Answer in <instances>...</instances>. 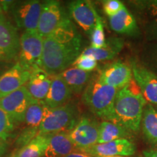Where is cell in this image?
<instances>
[{"label":"cell","instance_id":"60d3db41","mask_svg":"<svg viewBox=\"0 0 157 157\" xmlns=\"http://www.w3.org/2000/svg\"><path fill=\"white\" fill-rule=\"evenodd\" d=\"M107 157H125V156H107Z\"/></svg>","mask_w":157,"mask_h":157},{"label":"cell","instance_id":"ffe728a7","mask_svg":"<svg viewBox=\"0 0 157 157\" xmlns=\"http://www.w3.org/2000/svg\"><path fill=\"white\" fill-rule=\"evenodd\" d=\"M76 151L68 132L54 133L50 135L44 157H65Z\"/></svg>","mask_w":157,"mask_h":157},{"label":"cell","instance_id":"74e56055","mask_svg":"<svg viewBox=\"0 0 157 157\" xmlns=\"http://www.w3.org/2000/svg\"><path fill=\"white\" fill-rule=\"evenodd\" d=\"M3 17H5V16H4V15H3V10H2V7L1 3H0V19Z\"/></svg>","mask_w":157,"mask_h":157},{"label":"cell","instance_id":"8992f818","mask_svg":"<svg viewBox=\"0 0 157 157\" xmlns=\"http://www.w3.org/2000/svg\"><path fill=\"white\" fill-rule=\"evenodd\" d=\"M34 100L26 87L23 86L0 98V108L7 113L14 124H19L24 122L25 112Z\"/></svg>","mask_w":157,"mask_h":157},{"label":"cell","instance_id":"d6a6232c","mask_svg":"<svg viewBox=\"0 0 157 157\" xmlns=\"http://www.w3.org/2000/svg\"><path fill=\"white\" fill-rule=\"evenodd\" d=\"M145 37L149 42H157V18L151 20L145 25Z\"/></svg>","mask_w":157,"mask_h":157},{"label":"cell","instance_id":"484cf974","mask_svg":"<svg viewBox=\"0 0 157 157\" xmlns=\"http://www.w3.org/2000/svg\"><path fill=\"white\" fill-rule=\"evenodd\" d=\"M140 63L157 75V42H151L145 47Z\"/></svg>","mask_w":157,"mask_h":157},{"label":"cell","instance_id":"4fadbf2b","mask_svg":"<svg viewBox=\"0 0 157 157\" xmlns=\"http://www.w3.org/2000/svg\"><path fill=\"white\" fill-rule=\"evenodd\" d=\"M79 151L85 153L93 157H129L135 154L137 148L135 143L129 139H119L108 143H97Z\"/></svg>","mask_w":157,"mask_h":157},{"label":"cell","instance_id":"e575fe53","mask_svg":"<svg viewBox=\"0 0 157 157\" xmlns=\"http://www.w3.org/2000/svg\"><path fill=\"white\" fill-rule=\"evenodd\" d=\"M65 157H93V156H90V155L85 154V153L79 151H76L71 153V154H68L67 156H66Z\"/></svg>","mask_w":157,"mask_h":157},{"label":"cell","instance_id":"8d00e7d4","mask_svg":"<svg viewBox=\"0 0 157 157\" xmlns=\"http://www.w3.org/2000/svg\"><path fill=\"white\" fill-rule=\"evenodd\" d=\"M7 69H9V68H7L5 63H0V77Z\"/></svg>","mask_w":157,"mask_h":157},{"label":"cell","instance_id":"44dd1931","mask_svg":"<svg viewBox=\"0 0 157 157\" xmlns=\"http://www.w3.org/2000/svg\"><path fill=\"white\" fill-rule=\"evenodd\" d=\"M72 93L81 95L87 87V84L93 78L92 72L85 71L79 68L71 67L60 74Z\"/></svg>","mask_w":157,"mask_h":157},{"label":"cell","instance_id":"d6986e66","mask_svg":"<svg viewBox=\"0 0 157 157\" xmlns=\"http://www.w3.org/2000/svg\"><path fill=\"white\" fill-rule=\"evenodd\" d=\"M52 76L41 67L34 68L31 71V75L26 83L27 90L34 99L44 101L50 89Z\"/></svg>","mask_w":157,"mask_h":157},{"label":"cell","instance_id":"5b68a950","mask_svg":"<svg viewBox=\"0 0 157 157\" xmlns=\"http://www.w3.org/2000/svg\"><path fill=\"white\" fill-rule=\"evenodd\" d=\"M21 48L17 57L23 67L29 71L41 67L43 52V37L36 31H25L20 37Z\"/></svg>","mask_w":157,"mask_h":157},{"label":"cell","instance_id":"b9f144b4","mask_svg":"<svg viewBox=\"0 0 157 157\" xmlns=\"http://www.w3.org/2000/svg\"><path fill=\"white\" fill-rule=\"evenodd\" d=\"M137 157H141V156H137Z\"/></svg>","mask_w":157,"mask_h":157},{"label":"cell","instance_id":"f35d334b","mask_svg":"<svg viewBox=\"0 0 157 157\" xmlns=\"http://www.w3.org/2000/svg\"><path fill=\"white\" fill-rule=\"evenodd\" d=\"M8 157H17V154H16V152L15 153H13V154L12 155H10V156H8Z\"/></svg>","mask_w":157,"mask_h":157},{"label":"cell","instance_id":"f546056e","mask_svg":"<svg viewBox=\"0 0 157 157\" xmlns=\"http://www.w3.org/2000/svg\"><path fill=\"white\" fill-rule=\"evenodd\" d=\"M71 66L85 71L91 72L92 71L95 70L97 68L98 61L92 57L80 55L73 63Z\"/></svg>","mask_w":157,"mask_h":157},{"label":"cell","instance_id":"9c48e42d","mask_svg":"<svg viewBox=\"0 0 157 157\" xmlns=\"http://www.w3.org/2000/svg\"><path fill=\"white\" fill-rule=\"evenodd\" d=\"M68 17L69 16L60 2L55 0L45 1L42 3L37 32L43 38L50 36Z\"/></svg>","mask_w":157,"mask_h":157},{"label":"cell","instance_id":"cb8c5ba5","mask_svg":"<svg viewBox=\"0 0 157 157\" xmlns=\"http://www.w3.org/2000/svg\"><path fill=\"white\" fill-rule=\"evenodd\" d=\"M51 134H39L26 146L16 151L17 157H44Z\"/></svg>","mask_w":157,"mask_h":157},{"label":"cell","instance_id":"603a6c76","mask_svg":"<svg viewBox=\"0 0 157 157\" xmlns=\"http://www.w3.org/2000/svg\"><path fill=\"white\" fill-rule=\"evenodd\" d=\"M132 132L121 125L109 121H103L99 125L98 143L111 142L119 139H129Z\"/></svg>","mask_w":157,"mask_h":157},{"label":"cell","instance_id":"3957f363","mask_svg":"<svg viewBox=\"0 0 157 157\" xmlns=\"http://www.w3.org/2000/svg\"><path fill=\"white\" fill-rule=\"evenodd\" d=\"M117 92L116 88L102 83L98 76H94L82 94V101L97 117L103 121L117 123L114 102Z\"/></svg>","mask_w":157,"mask_h":157},{"label":"cell","instance_id":"5bb4252c","mask_svg":"<svg viewBox=\"0 0 157 157\" xmlns=\"http://www.w3.org/2000/svg\"><path fill=\"white\" fill-rule=\"evenodd\" d=\"M71 16L87 34H91L98 14L93 4L87 0H75L68 4Z\"/></svg>","mask_w":157,"mask_h":157},{"label":"cell","instance_id":"836d02e7","mask_svg":"<svg viewBox=\"0 0 157 157\" xmlns=\"http://www.w3.org/2000/svg\"><path fill=\"white\" fill-rule=\"evenodd\" d=\"M143 157H157V148L143 151Z\"/></svg>","mask_w":157,"mask_h":157},{"label":"cell","instance_id":"ac0fdd59","mask_svg":"<svg viewBox=\"0 0 157 157\" xmlns=\"http://www.w3.org/2000/svg\"><path fill=\"white\" fill-rule=\"evenodd\" d=\"M71 90L69 89L60 74L52 76V82L48 93L43 101L47 106L57 108L68 103L72 97Z\"/></svg>","mask_w":157,"mask_h":157},{"label":"cell","instance_id":"d590c367","mask_svg":"<svg viewBox=\"0 0 157 157\" xmlns=\"http://www.w3.org/2000/svg\"><path fill=\"white\" fill-rule=\"evenodd\" d=\"M7 151V144L5 141L0 139V157H2Z\"/></svg>","mask_w":157,"mask_h":157},{"label":"cell","instance_id":"ba28073f","mask_svg":"<svg viewBox=\"0 0 157 157\" xmlns=\"http://www.w3.org/2000/svg\"><path fill=\"white\" fill-rule=\"evenodd\" d=\"M99 125L100 123L96 119L89 116L80 117L75 127L68 132L78 151L97 144L99 137Z\"/></svg>","mask_w":157,"mask_h":157},{"label":"cell","instance_id":"7402d4cb","mask_svg":"<svg viewBox=\"0 0 157 157\" xmlns=\"http://www.w3.org/2000/svg\"><path fill=\"white\" fill-rule=\"evenodd\" d=\"M140 127L146 142L157 148V112L152 104L148 103L145 106Z\"/></svg>","mask_w":157,"mask_h":157},{"label":"cell","instance_id":"e0dca14e","mask_svg":"<svg viewBox=\"0 0 157 157\" xmlns=\"http://www.w3.org/2000/svg\"><path fill=\"white\" fill-rule=\"evenodd\" d=\"M124 42V39L117 37H110L106 39L103 47L95 48L90 46L81 52L82 56H90L97 61H108L114 59L122 51Z\"/></svg>","mask_w":157,"mask_h":157},{"label":"cell","instance_id":"d4e9b609","mask_svg":"<svg viewBox=\"0 0 157 157\" xmlns=\"http://www.w3.org/2000/svg\"><path fill=\"white\" fill-rule=\"evenodd\" d=\"M46 104L43 101L34 100L29 105L25 115L24 123L28 128L39 129L44 117V111Z\"/></svg>","mask_w":157,"mask_h":157},{"label":"cell","instance_id":"277c9868","mask_svg":"<svg viewBox=\"0 0 157 157\" xmlns=\"http://www.w3.org/2000/svg\"><path fill=\"white\" fill-rule=\"evenodd\" d=\"M79 111L76 103H68L57 108L45 106L44 117L39 127V134L68 132L79 119Z\"/></svg>","mask_w":157,"mask_h":157},{"label":"cell","instance_id":"ab89813d","mask_svg":"<svg viewBox=\"0 0 157 157\" xmlns=\"http://www.w3.org/2000/svg\"><path fill=\"white\" fill-rule=\"evenodd\" d=\"M154 105V109H155V110H156V111L157 112V105Z\"/></svg>","mask_w":157,"mask_h":157},{"label":"cell","instance_id":"52a82bcc","mask_svg":"<svg viewBox=\"0 0 157 157\" xmlns=\"http://www.w3.org/2000/svg\"><path fill=\"white\" fill-rule=\"evenodd\" d=\"M42 7L38 0L14 2L10 11L17 26L25 31H37Z\"/></svg>","mask_w":157,"mask_h":157},{"label":"cell","instance_id":"30bf717a","mask_svg":"<svg viewBox=\"0 0 157 157\" xmlns=\"http://www.w3.org/2000/svg\"><path fill=\"white\" fill-rule=\"evenodd\" d=\"M21 48L17 29L5 17L0 19V63L17 59Z\"/></svg>","mask_w":157,"mask_h":157},{"label":"cell","instance_id":"9a60e30c","mask_svg":"<svg viewBox=\"0 0 157 157\" xmlns=\"http://www.w3.org/2000/svg\"><path fill=\"white\" fill-rule=\"evenodd\" d=\"M31 75L29 71L16 62L14 66L9 68L0 77V98L25 86Z\"/></svg>","mask_w":157,"mask_h":157},{"label":"cell","instance_id":"8fae6325","mask_svg":"<svg viewBox=\"0 0 157 157\" xmlns=\"http://www.w3.org/2000/svg\"><path fill=\"white\" fill-rule=\"evenodd\" d=\"M97 76L102 83L118 90L126 87L133 79L130 66L121 60L105 65Z\"/></svg>","mask_w":157,"mask_h":157},{"label":"cell","instance_id":"7c38bea8","mask_svg":"<svg viewBox=\"0 0 157 157\" xmlns=\"http://www.w3.org/2000/svg\"><path fill=\"white\" fill-rule=\"evenodd\" d=\"M133 79L148 103L157 105V75L136 60L130 61Z\"/></svg>","mask_w":157,"mask_h":157},{"label":"cell","instance_id":"f1b7e54d","mask_svg":"<svg viewBox=\"0 0 157 157\" xmlns=\"http://www.w3.org/2000/svg\"><path fill=\"white\" fill-rule=\"evenodd\" d=\"M132 2L137 10L151 17V20L157 18V0L135 1Z\"/></svg>","mask_w":157,"mask_h":157},{"label":"cell","instance_id":"6da1fadb","mask_svg":"<svg viewBox=\"0 0 157 157\" xmlns=\"http://www.w3.org/2000/svg\"><path fill=\"white\" fill-rule=\"evenodd\" d=\"M148 102L141 93L134 79L128 85L118 90L114 102L117 124L132 133L140 129L143 113Z\"/></svg>","mask_w":157,"mask_h":157},{"label":"cell","instance_id":"4dcf8cb0","mask_svg":"<svg viewBox=\"0 0 157 157\" xmlns=\"http://www.w3.org/2000/svg\"><path fill=\"white\" fill-rule=\"evenodd\" d=\"M39 134V129L25 127L21 134L19 135V136L17 137L16 141H15V145H16L17 148H23V147L26 146L29 143H30Z\"/></svg>","mask_w":157,"mask_h":157},{"label":"cell","instance_id":"83f0119b","mask_svg":"<svg viewBox=\"0 0 157 157\" xmlns=\"http://www.w3.org/2000/svg\"><path fill=\"white\" fill-rule=\"evenodd\" d=\"M14 127L7 113L0 108V139L6 142L12 136Z\"/></svg>","mask_w":157,"mask_h":157},{"label":"cell","instance_id":"2e32d148","mask_svg":"<svg viewBox=\"0 0 157 157\" xmlns=\"http://www.w3.org/2000/svg\"><path fill=\"white\" fill-rule=\"evenodd\" d=\"M110 27L117 34L130 37H139L141 33L136 20L126 6L119 13L109 17Z\"/></svg>","mask_w":157,"mask_h":157},{"label":"cell","instance_id":"1f68e13d","mask_svg":"<svg viewBox=\"0 0 157 157\" xmlns=\"http://www.w3.org/2000/svg\"><path fill=\"white\" fill-rule=\"evenodd\" d=\"M102 5L104 13L109 17L119 13L124 6L119 0H105L102 2Z\"/></svg>","mask_w":157,"mask_h":157},{"label":"cell","instance_id":"7a4b0ae2","mask_svg":"<svg viewBox=\"0 0 157 157\" xmlns=\"http://www.w3.org/2000/svg\"><path fill=\"white\" fill-rule=\"evenodd\" d=\"M82 41L59 42L48 36L43 38L41 68L50 76L60 74L73 64L81 54Z\"/></svg>","mask_w":157,"mask_h":157},{"label":"cell","instance_id":"4316f807","mask_svg":"<svg viewBox=\"0 0 157 157\" xmlns=\"http://www.w3.org/2000/svg\"><path fill=\"white\" fill-rule=\"evenodd\" d=\"M91 46L95 48H100L104 46L106 42L105 31H104L103 21L101 17L98 15L96 24L90 34Z\"/></svg>","mask_w":157,"mask_h":157}]
</instances>
